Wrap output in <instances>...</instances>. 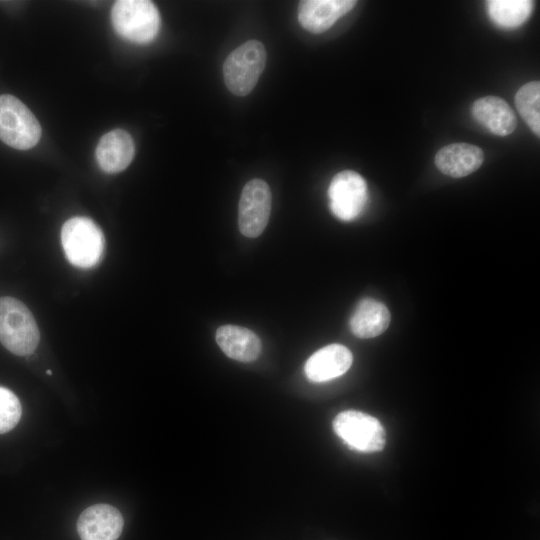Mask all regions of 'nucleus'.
<instances>
[{
    "label": "nucleus",
    "mask_w": 540,
    "mask_h": 540,
    "mask_svg": "<svg viewBox=\"0 0 540 540\" xmlns=\"http://www.w3.org/2000/svg\"><path fill=\"white\" fill-rule=\"evenodd\" d=\"M22 408L17 396L0 386V434L12 430L19 422Z\"/></svg>",
    "instance_id": "19"
},
{
    "label": "nucleus",
    "mask_w": 540,
    "mask_h": 540,
    "mask_svg": "<svg viewBox=\"0 0 540 540\" xmlns=\"http://www.w3.org/2000/svg\"><path fill=\"white\" fill-rule=\"evenodd\" d=\"M134 153L132 137L126 131L116 129L102 136L96 148V159L103 171L118 173L128 167Z\"/></svg>",
    "instance_id": "14"
},
{
    "label": "nucleus",
    "mask_w": 540,
    "mask_h": 540,
    "mask_svg": "<svg viewBox=\"0 0 540 540\" xmlns=\"http://www.w3.org/2000/svg\"><path fill=\"white\" fill-rule=\"evenodd\" d=\"M40 137L41 126L29 108L12 95H0V139L12 148L27 150Z\"/></svg>",
    "instance_id": "5"
},
{
    "label": "nucleus",
    "mask_w": 540,
    "mask_h": 540,
    "mask_svg": "<svg viewBox=\"0 0 540 540\" xmlns=\"http://www.w3.org/2000/svg\"><path fill=\"white\" fill-rule=\"evenodd\" d=\"M266 63V50L258 40H249L234 49L223 64V78L228 90L246 96L255 87Z\"/></svg>",
    "instance_id": "3"
},
{
    "label": "nucleus",
    "mask_w": 540,
    "mask_h": 540,
    "mask_svg": "<svg viewBox=\"0 0 540 540\" xmlns=\"http://www.w3.org/2000/svg\"><path fill=\"white\" fill-rule=\"evenodd\" d=\"M352 361V353L347 347L330 344L308 358L304 371L310 381L326 382L343 375L350 368Z\"/></svg>",
    "instance_id": "11"
},
{
    "label": "nucleus",
    "mask_w": 540,
    "mask_h": 540,
    "mask_svg": "<svg viewBox=\"0 0 540 540\" xmlns=\"http://www.w3.org/2000/svg\"><path fill=\"white\" fill-rule=\"evenodd\" d=\"M335 433L352 449L378 452L385 446V430L374 417L360 411L347 410L333 421Z\"/></svg>",
    "instance_id": "6"
},
{
    "label": "nucleus",
    "mask_w": 540,
    "mask_h": 540,
    "mask_svg": "<svg viewBox=\"0 0 540 540\" xmlns=\"http://www.w3.org/2000/svg\"><path fill=\"white\" fill-rule=\"evenodd\" d=\"M471 113L479 124L497 136H507L517 126L514 111L505 100L497 96L477 99L471 106Z\"/></svg>",
    "instance_id": "13"
},
{
    "label": "nucleus",
    "mask_w": 540,
    "mask_h": 540,
    "mask_svg": "<svg viewBox=\"0 0 540 540\" xmlns=\"http://www.w3.org/2000/svg\"><path fill=\"white\" fill-rule=\"evenodd\" d=\"M61 242L68 261L80 268H90L101 259L104 237L89 218L73 217L62 226Z\"/></svg>",
    "instance_id": "4"
},
{
    "label": "nucleus",
    "mask_w": 540,
    "mask_h": 540,
    "mask_svg": "<svg viewBox=\"0 0 540 540\" xmlns=\"http://www.w3.org/2000/svg\"><path fill=\"white\" fill-rule=\"evenodd\" d=\"M356 4L357 1L352 0H304L298 6V20L305 30L319 34L328 30Z\"/></svg>",
    "instance_id": "10"
},
{
    "label": "nucleus",
    "mask_w": 540,
    "mask_h": 540,
    "mask_svg": "<svg viewBox=\"0 0 540 540\" xmlns=\"http://www.w3.org/2000/svg\"><path fill=\"white\" fill-rule=\"evenodd\" d=\"M434 161L443 174L461 178L480 168L484 153L480 147L472 144L452 143L438 150Z\"/></svg>",
    "instance_id": "12"
},
{
    "label": "nucleus",
    "mask_w": 540,
    "mask_h": 540,
    "mask_svg": "<svg viewBox=\"0 0 540 540\" xmlns=\"http://www.w3.org/2000/svg\"><path fill=\"white\" fill-rule=\"evenodd\" d=\"M390 320V312L383 303L364 298L352 313L349 326L356 337L367 339L382 334L388 328Z\"/></svg>",
    "instance_id": "16"
},
{
    "label": "nucleus",
    "mask_w": 540,
    "mask_h": 540,
    "mask_svg": "<svg viewBox=\"0 0 540 540\" xmlns=\"http://www.w3.org/2000/svg\"><path fill=\"white\" fill-rule=\"evenodd\" d=\"M328 198L334 216L342 221L354 220L367 204L366 181L355 171H341L330 182Z\"/></svg>",
    "instance_id": "7"
},
{
    "label": "nucleus",
    "mask_w": 540,
    "mask_h": 540,
    "mask_svg": "<svg viewBox=\"0 0 540 540\" xmlns=\"http://www.w3.org/2000/svg\"><path fill=\"white\" fill-rule=\"evenodd\" d=\"M271 200L264 180L252 179L244 185L238 206V226L244 236L255 238L262 234L269 221Z\"/></svg>",
    "instance_id": "8"
},
{
    "label": "nucleus",
    "mask_w": 540,
    "mask_h": 540,
    "mask_svg": "<svg viewBox=\"0 0 540 540\" xmlns=\"http://www.w3.org/2000/svg\"><path fill=\"white\" fill-rule=\"evenodd\" d=\"M515 105L527 126L539 137L540 83L532 81L521 86L515 95Z\"/></svg>",
    "instance_id": "18"
},
{
    "label": "nucleus",
    "mask_w": 540,
    "mask_h": 540,
    "mask_svg": "<svg viewBox=\"0 0 540 540\" xmlns=\"http://www.w3.org/2000/svg\"><path fill=\"white\" fill-rule=\"evenodd\" d=\"M123 525L118 509L108 504H95L80 514L77 531L81 540H117Z\"/></svg>",
    "instance_id": "9"
},
{
    "label": "nucleus",
    "mask_w": 540,
    "mask_h": 540,
    "mask_svg": "<svg viewBox=\"0 0 540 540\" xmlns=\"http://www.w3.org/2000/svg\"><path fill=\"white\" fill-rule=\"evenodd\" d=\"M487 15L500 28L514 29L530 17L534 2L530 0H489L486 2Z\"/></svg>",
    "instance_id": "17"
},
{
    "label": "nucleus",
    "mask_w": 540,
    "mask_h": 540,
    "mask_svg": "<svg viewBox=\"0 0 540 540\" xmlns=\"http://www.w3.org/2000/svg\"><path fill=\"white\" fill-rule=\"evenodd\" d=\"M216 342L229 358L241 362L254 361L262 349L261 341L253 331L236 325L220 326L216 331Z\"/></svg>",
    "instance_id": "15"
},
{
    "label": "nucleus",
    "mask_w": 540,
    "mask_h": 540,
    "mask_svg": "<svg viewBox=\"0 0 540 540\" xmlns=\"http://www.w3.org/2000/svg\"><path fill=\"white\" fill-rule=\"evenodd\" d=\"M111 21L121 37L139 44L151 42L160 27L159 12L154 3L147 0L116 1Z\"/></svg>",
    "instance_id": "2"
},
{
    "label": "nucleus",
    "mask_w": 540,
    "mask_h": 540,
    "mask_svg": "<svg viewBox=\"0 0 540 540\" xmlns=\"http://www.w3.org/2000/svg\"><path fill=\"white\" fill-rule=\"evenodd\" d=\"M40 340L37 323L27 306L13 297H0V342L18 356L35 351Z\"/></svg>",
    "instance_id": "1"
}]
</instances>
